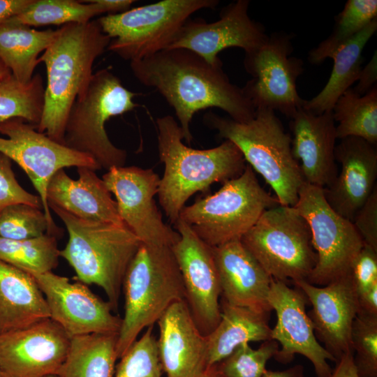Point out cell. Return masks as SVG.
<instances>
[{"instance_id":"7a4b0ae2","label":"cell","mask_w":377,"mask_h":377,"mask_svg":"<svg viewBox=\"0 0 377 377\" xmlns=\"http://www.w3.org/2000/svg\"><path fill=\"white\" fill-rule=\"evenodd\" d=\"M156 128L159 157L164 163L157 195L174 225L194 193L207 191L214 183L239 176L247 164L239 148L228 140L207 149L186 146L181 128L171 115L158 118Z\"/></svg>"},{"instance_id":"2e32d148","label":"cell","mask_w":377,"mask_h":377,"mask_svg":"<svg viewBox=\"0 0 377 377\" xmlns=\"http://www.w3.org/2000/svg\"><path fill=\"white\" fill-rule=\"evenodd\" d=\"M46 300L50 318L70 338L92 333H118L121 318L110 304L84 283L49 272L32 274Z\"/></svg>"},{"instance_id":"7bdbcfd3","label":"cell","mask_w":377,"mask_h":377,"mask_svg":"<svg viewBox=\"0 0 377 377\" xmlns=\"http://www.w3.org/2000/svg\"><path fill=\"white\" fill-rule=\"evenodd\" d=\"M377 54L375 51L369 62L360 71L358 83L353 89L360 96L367 94L377 80Z\"/></svg>"},{"instance_id":"52a82bcc","label":"cell","mask_w":377,"mask_h":377,"mask_svg":"<svg viewBox=\"0 0 377 377\" xmlns=\"http://www.w3.org/2000/svg\"><path fill=\"white\" fill-rule=\"evenodd\" d=\"M135 95L108 68L93 73L68 112L62 144L91 156L101 168L108 170L124 166L127 152L112 144L105 125L111 117L137 107L133 101Z\"/></svg>"},{"instance_id":"836d02e7","label":"cell","mask_w":377,"mask_h":377,"mask_svg":"<svg viewBox=\"0 0 377 377\" xmlns=\"http://www.w3.org/2000/svg\"><path fill=\"white\" fill-rule=\"evenodd\" d=\"M44 94L39 73L27 84L19 82L12 75L0 81V122L17 117L36 127L43 114Z\"/></svg>"},{"instance_id":"ab89813d","label":"cell","mask_w":377,"mask_h":377,"mask_svg":"<svg viewBox=\"0 0 377 377\" xmlns=\"http://www.w3.org/2000/svg\"><path fill=\"white\" fill-rule=\"evenodd\" d=\"M17 203L42 209L39 195L30 193L20 185L12 170L11 160L0 153V212L6 207Z\"/></svg>"},{"instance_id":"6da1fadb","label":"cell","mask_w":377,"mask_h":377,"mask_svg":"<svg viewBox=\"0 0 377 377\" xmlns=\"http://www.w3.org/2000/svg\"><path fill=\"white\" fill-rule=\"evenodd\" d=\"M222 66L183 48L166 49L130 61L138 82L156 89L173 108L183 140L188 144L193 139L190 124L198 111L218 108L240 123L255 117L256 109L243 89L230 82Z\"/></svg>"},{"instance_id":"44dd1931","label":"cell","mask_w":377,"mask_h":377,"mask_svg":"<svg viewBox=\"0 0 377 377\" xmlns=\"http://www.w3.org/2000/svg\"><path fill=\"white\" fill-rule=\"evenodd\" d=\"M334 154L341 169L333 182L323 188L325 197L334 212L353 221L376 186V145L347 137L336 145Z\"/></svg>"},{"instance_id":"8fae6325","label":"cell","mask_w":377,"mask_h":377,"mask_svg":"<svg viewBox=\"0 0 377 377\" xmlns=\"http://www.w3.org/2000/svg\"><path fill=\"white\" fill-rule=\"evenodd\" d=\"M294 207L309 226L317 255L316 265L306 281L323 286L350 274L353 262L364 244L353 222L333 210L323 188L305 182Z\"/></svg>"},{"instance_id":"74e56055","label":"cell","mask_w":377,"mask_h":377,"mask_svg":"<svg viewBox=\"0 0 377 377\" xmlns=\"http://www.w3.org/2000/svg\"><path fill=\"white\" fill-rule=\"evenodd\" d=\"M49 234L43 210L29 205H8L0 212V237L24 240Z\"/></svg>"},{"instance_id":"83f0119b","label":"cell","mask_w":377,"mask_h":377,"mask_svg":"<svg viewBox=\"0 0 377 377\" xmlns=\"http://www.w3.org/2000/svg\"><path fill=\"white\" fill-rule=\"evenodd\" d=\"M376 29L377 18L334 52L330 57L334 65L327 82L316 96L304 100V109L314 114L332 110L338 98L357 81L362 51Z\"/></svg>"},{"instance_id":"8d00e7d4","label":"cell","mask_w":377,"mask_h":377,"mask_svg":"<svg viewBox=\"0 0 377 377\" xmlns=\"http://www.w3.org/2000/svg\"><path fill=\"white\" fill-rule=\"evenodd\" d=\"M279 349V345L274 339L263 341L257 349L244 343L216 367L223 377H261L267 370V361Z\"/></svg>"},{"instance_id":"e575fe53","label":"cell","mask_w":377,"mask_h":377,"mask_svg":"<svg viewBox=\"0 0 377 377\" xmlns=\"http://www.w3.org/2000/svg\"><path fill=\"white\" fill-rule=\"evenodd\" d=\"M94 0H33L31 3L10 19L29 27L87 23L102 14Z\"/></svg>"},{"instance_id":"4316f807","label":"cell","mask_w":377,"mask_h":377,"mask_svg":"<svg viewBox=\"0 0 377 377\" xmlns=\"http://www.w3.org/2000/svg\"><path fill=\"white\" fill-rule=\"evenodd\" d=\"M268 315L222 300L220 321L205 335L208 367L223 360L244 343L272 339Z\"/></svg>"},{"instance_id":"e0dca14e","label":"cell","mask_w":377,"mask_h":377,"mask_svg":"<svg viewBox=\"0 0 377 377\" xmlns=\"http://www.w3.org/2000/svg\"><path fill=\"white\" fill-rule=\"evenodd\" d=\"M250 1L237 0L223 8L216 22L190 18L184 23L168 49L183 48L194 52L212 65L223 64L219 53L239 47L245 54L259 47L267 38L263 25L248 13Z\"/></svg>"},{"instance_id":"277c9868","label":"cell","mask_w":377,"mask_h":377,"mask_svg":"<svg viewBox=\"0 0 377 377\" xmlns=\"http://www.w3.org/2000/svg\"><path fill=\"white\" fill-rule=\"evenodd\" d=\"M49 208L61 219L68 234L60 256L72 267L80 282L101 287L116 310L126 270L141 242L125 225L81 219L52 205Z\"/></svg>"},{"instance_id":"f546056e","label":"cell","mask_w":377,"mask_h":377,"mask_svg":"<svg viewBox=\"0 0 377 377\" xmlns=\"http://www.w3.org/2000/svg\"><path fill=\"white\" fill-rule=\"evenodd\" d=\"M118 333H92L71 338L60 377H113Z\"/></svg>"},{"instance_id":"4dcf8cb0","label":"cell","mask_w":377,"mask_h":377,"mask_svg":"<svg viewBox=\"0 0 377 377\" xmlns=\"http://www.w3.org/2000/svg\"><path fill=\"white\" fill-rule=\"evenodd\" d=\"M337 138L357 137L377 144V85L360 96L352 88L347 89L332 108Z\"/></svg>"},{"instance_id":"5bb4252c","label":"cell","mask_w":377,"mask_h":377,"mask_svg":"<svg viewBox=\"0 0 377 377\" xmlns=\"http://www.w3.org/2000/svg\"><path fill=\"white\" fill-rule=\"evenodd\" d=\"M160 179L152 169L134 165L113 167L102 177L121 221L141 243L172 246L179 234L164 223L156 205Z\"/></svg>"},{"instance_id":"60d3db41","label":"cell","mask_w":377,"mask_h":377,"mask_svg":"<svg viewBox=\"0 0 377 377\" xmlns=\"http://www.w3.org/2000/svg\"><path fill=\"white\" fill-rule=\"evenodd\" d=\"M350 274L358 296L377 284V251L364 244L353 262Z\"/></svg>"},{"instance_id":"5b68a950","label":"cell","mask_w":377,"mask_h":377,"mask_svg":"<svg viewBox=\"0 0 377 377\" xmlns=\"http://www.w3.org/2000/svg\"><path fill=\"white\" fill-rule=\"evenodd\" d=\"M218 136L233 142L246 162L274 191L280 205L294 207L304 179L291 148V136L275 112L256 110L249 121L240 123L209 112L203 117Z\"/></svg>"},{"instance_id":"f35d334b","label":"cell","mask_w":377,"mask_h":377,"mask_svg":"<svg viewBox=\"0 0 377 377\" xmlns=\"http://www.w3.org/2000/svg\"><path fill=\"white\" fill-rule=\"evenodd\" d=\"M351 346L360 377H377V315L359 311L352 326Z\"/></svg>"},{"instance_id":"db71d44e","label":"cell","mask_w":377,"mask_h":377,"mask_svg":"<svg viewBox=\"0 0 377 377\" xmlns=\"http://www.w3.org/2000/svg\"><path fill=\"white\" fill-rule=\"evenodd\" d=\"M220 375H221V374H220ZM220 377H223V376H222L221 375V376H220Z\"/></svg>"},{"instance_id":"ba28073f","label":"cell","mask_w":377,"mask_h":377,"mask_svg":"<svg viewBox=\"0 0 377 377\" xmlns=\"http://www.w3.org/2000/svg\"><path fill=\"white\" fill-rule=\"evenodd\" d=\"M280 205L260 184L249 165L212 195L184 206L179 218L207 244L241 239L267 209Z\"/></svg>"},{"instance_id":"f5cc1de1","label":"cell","mask_w":377,"mask_h":377,"mask_svg":"<svg viewBox=\"0 0 377 377\" xmlns=\"http://www.w3.org/2000/svg\"><path fill=\"white\" fill-rule=\"evenodd\" d=\"M45 377H60V376L59 375H57V374H51V375L47 376Z\"/></svg>"},{"instance_id":"ac0fdd59","label":"cell","mask_w":377,"mask_h":377,"mask_svg":"<svg viewBox=\"0 0 377 377\" xmlns=\"http://www.w3.org/2000/svg\"><path fill=\"white\" fill-rule=\"evenodd\" d=\"M307 299L300 289H293L287 283L272 279L268 302L276 314V323L272 328V339L281 348L274 357L279 362L287 364L295 354L302 355L313 364L317 377H330L332 370L328 361L333 356L320 344L313 324L306 312Z\"/></svg>"},{"instance_id":"30bf717a","label":"cell","mask_w":377,"mask_h":377,"mask_svg":"<svg viewBox=\"0 0 377 377\" xmlns=\"http://www.w3.org/2000/svg\"><path fill=\"white\" fill-rule=\"evenodd\" d=\"M218 4L216 0H162L97 20L113 38L107 49L132 61L168 49L192 14Z\"/></svg>"},{"instance_id":"9a60e30c","label":"cell","mask_w":377,"mask_h":377,"mask_svg":"<svg viewBox=\"0 0 377 377\" xmlns=\"http://www.w3.org/2000/svg\"><path fill=\"white\" fill-rule=\"evenodd\" d=\"M174 227L179 238L171 248L182 276L184 300L200 331L207 335L221 319V288L212 247L180 219Z\"/></svg>"},{"instance_id":"d6986e66","label":"cell","mask_w":377,"mask_h":377,"mask_svg":"<svg viewBox=\"0 0 377 377\" xmlns=\"http://www.w3.org/2000/svg\"><path fill=\"white\" fill-rule=\"evenodd\" d=\"M70 341L62 327L50 318L0 334V368L6 377L57 374Z\"/></svg>"},{"instance_id":"d590c367","label":"cell","mask_w":377,"mask_h":377,"mask_svg":"<svg viewBox=\"0 0 377 377\" xmlns=\"http://www.w3.org/2000/svg\"><path fill=\"white\" fill-rule=\"evenodd\" d=\"M153 327L146 328L119 358L113 377H162L163 370Z\"/></svg>"},{"instance_id":"d6a6232c","label":"cell","mask_w":377,"mask_h":377,"mask_svg":"<svg viewBox=\"0 0 377 377\" xmlns=\"http://www.w3.org/2000/svg\"><path fill=\"white\" fill-rule=\"evenodd\" d=\"M377 18L376 0H348L343 10L335 17L332 32L309 53L311 64L318 65L343 44Z\"/></svg>"},{"instance_id":"ffe728a7","label":"cell","mask_w":377,"mask_h":377,"mask_svg":"<svg viewBox=\"0 0 377 377\" xmlns=\"http://www.w3.org/2000/svg\"><path fill=\"white\" fill-rule=\"evenodd\" d=\"M293 283L311 303L312 309L308 316L315 335L336 362L343 354L353 352L351 331L360 305L350 274L323 286L313 285L306 280Z\"/></svg>"},{"instance_id":"f1b7e54d","label":"cell","mask_w":377,"mask_h":377,"mask_svg":"<svg viewBox=\"0 0 377 377\" xmlns=\"http://www.w3.org/2000/svg\"><path fill=\"white\" fill-rule=\"evenodd\" d=\"M57 34V29L39 31L10 18L0 23V59L19 82L27 84L40 63L38 55Z\"/></svg>"},{"instance_id":"bcb514c9","label":"cell","mask_w":377,"mask_h":377,"mask_svg":"<svg viewBox=\"0 0 377 377\" xmlns=\"http://www.w3.org/2000/svg\"><path fill=\"white\" fill-rule=\"evenodd\" d=\"M360 311L377 315V284L358 296Z\"/></svg>"},{"instance_id":"4fadbf2b","label":"cell","mask_w":377,"mask_h":377,"mask_svg":"<svg viewBox=\"0 0 377 377\" xmlns=\"http://www.w3.org/2000/svg\"><path fill=\"white\" fill-rule=\"evenodd\" d=\"M293 36L276 31L255 50L245 54L244 66L252 76L242 87L255 109L266 108L291 119L302 107L297 80L304 71V62L290 56Z\"/></svg>"},{"instance_id":"7c38bea8","label":"cell","mask_w":377,"mask_h":377,"mask_svg":"<svg viewBox=\"0 0 377 377\" xmlns=\"http://www.w3.org/2000/svg\"><path fill=\"white\" fill-rule=\"evenodd\" d=\"M0 153L16 162L26 172L41 200L42 209L49 225V234L58 236L60 229L54 222L46 193L48 183L59 170L68 167L101 169L90 156L57 142L36 126L21 118L0 122Z\"/></svg>"},{"instance_id":"7dc6e473","label":"cell","mask_w":377,"mask_h":377,"mask_svg":"<svg viewBox=\"0 0 377 377\" xmlns=\"http://www.w3.org/2000/svg\"><path fill=\"white\" fill-rule=\"evenodd\" d=\"M98 5L103 13L116 14L123 13L130 9L135 2L132 0H94Z\"/></svg>"},{"instance_id":"f907efd6","label":"cell","mask_w":377,"mask_h":377,"mask_svg":"<svg viewBox=\"0 0 377 377\" xmlns=\"http://www.w3.org/2000/svg\"><path fill=\"white\" fill-rule=\"evenodd\" d=\"M221 375L218 371L216 364L212 366L206 371L202 377H220Z\"/></svg>"},{"instance_id":"603a6c76","label":"cell","mask_w":377,"mask_h":377,"mask_svg":"<svg viewBox=\"0 0 377 377\" xmlns=\"http://www.w3.org/2000/svg\"><path fill=\"white\" fill-rule=\"evenodd\" d=\"M291 148L304 182L322 188L337 176L336 126L332 111L314 114L302 107L290 119Z\"/></svg>"},{"instance_id":"f6af8a7d","label":"cell","mask_w":377,"mask_h":377,"mask_svg":"<svg viewBox=\"0 0 377 377\" xmlns=\"http://www.w3.org/2000/svg\"><path fill=\"white\" fill-rule=\"evenodd\" d=\"M33 0H0V23L18 15Z\"/></svg>"},{"instance_id":"9c48e42d","label":"cell","mask_w":377,"mask_h":377,"mask_svg":"<svg viewBox=\"0 0 377 377\" xmlns=\"http://www.w3.org/2000/svg\"><path fill=\"white\" fill-rule=\"evenodd\" d=\"M240 240L274 280H307L317 263L309 226L294 207L265 210Z\"/></svg>"},{"instance_id":"681fc988","label":"cell","mask_w":377,"mask_h":377,"mask_svg":"<svg viewBox=\"0 0 377 377\" xmlns=\"http://www.w3.org/2000/svg\"><path fill=\"white\" fill-rule=\"evenodd\" d=\"M12 75L11 71L0 59V81Z\"/></svg>"},{"instance_id":"816d5d0a","label":"cell","mask_w":377,"mask_h":377,"mask_svg":"<svg viewBox=\"0 0 377 377\" xmlns=\"http://www.w3.org/2000/svg\"><path fill=\"white\" fill-rule=\"evenodd\" d=\"M0 377H6V376L5 374L3 372V371L1 370V368H0Z\"/></svg>"},{"instance_id":"3957f363","label":"cell","mask_w":377,"mask_h":377,"mask_svg":"<svg viewBox=\"0 0 377 377\" xmlns=\"http://www.w3.org/2000/svg\"><path fill=\"white\" fill-rule=\"evenodd\" d=\"M110 40L97 20L57 29L54 40L39 57L46 68L47 85L38 131L62 144L68 112L87 87L94 63Z\"/></svg>"},{"instance_id":"484cf974","label":"cell","mask_w":377,"mask_h":377,"mask_svg":"<svg viewBox=\"0 0 377 377\" xmlns=\"http://www.w3.org/2000/svg\"><path fill=\"white\" fill-rule=\"evenodd\" d=\"M48 318L46 300L33 275L0 260V334Z\"/></svg>"},{"instance_id":"1f68e13d","label":"cell","mask_w":377,"mask_h":377,"mask_svg":"<svg viewBox=\"0 0 377 377\" xmlns=\"http://www.w3.org/2000/svg\"><path fill=\"white\" fill-rule=\"evenodd\" d=\"M59 256L57 237L47 233L24 240L0 237V260L31 274L52 272Z\"/></svg>"},{"instance_id":"7402d4cb","label":"cell","mask_w":377,"mask_h":377,"mask_svg":"<svg viewBox=\"0 0 377 377\" xmlns=\"http://www.w3.org/2000/svg\"><path fill=\"white\" fill-rule=\"evenodd\" d=\"M156 323L158 353L167 377H202L209 368L206 338L186 301L172 304Z\"/></svg>"},{"instance_id":"b9f144b4","label":"cell","mask_w":377,"mask_h":377,"mask_svg":"<svg viewBox=\"0 0 377 377\" xmlns=\"http://www.w3.org/2000/svg\"><path fill=\"white\" fill-rule=\"evenodd\" d=\"M353 223L363 242L377 251V187L355 214Z\"/></svg>"},{"instance_id":"ee69618b","label":"cell","mask_w":377,"mask_h":377,"mask_svg":"<svg viewBox=\"0 0 377 377\" xmlns=\"http://www.w3.org/2000/svg\"><path fill=\"white\" fill-rule=\"evenodd\" d=\"M330 377H360L354 363L353 352L345 353L339 358Z\"/></svg>"},{"instance_id":"cb8c5ba5","label":"cell","mask_w":377,"mask_h":377,"mask_svg":"<svg viewBox=\"0 0 377 377\" xmlns=\"http://www.w3.org/2000/svg\"><path fill=\"white\" fill-rule=\"evenodd\" d=\"M223 300L269 314L268 295L272 279L244 246L235 239L212 247Z\"/></svg>"},{"instance_id":"8992f818","label":"cell","mask_w":377,"mask_h":377,"mask_svg":"<svg viewBox=\"0 0 377 377\" xmlns=\"http://www.w3.org/2000/svg\"><path fill=\"white\" fill-rule=\"evenodd\" d=\"M122 289L124 313L117 337L118 359L144 329L154 326L172 304L185 299L171 246L142 243L126 270Z\"/></svg>"},{"instance_id":"d4e9b609","label":"cell","mask_w":377,"mask_h":377,"mask_svg":"<svg viewBox=\"0 0 377 377\" xmlns=\"http://www.w3.org/2000/svg\"><path fill=\"white\" fill-rule=\"evenodd\" d=\"M77 168L78 179H71L64 169L58 170L47 188V202L84 220L125 225L102 178L87 167Z\"/></svg>"},{"instance_id":"c3c4849f","label":"cell","mask_w":377,"mask_h":377,"mask_svg":"<svg viewBox=\"0 0 377 377\" xmlns=\"http://www.w3.org/2000/svg\"><path fill=\"white\" fill-rule=\"evenodd\" d=\"M261 377H303V367L297 364L283 371L267 369Z\"/></svg>"}]
</instances>
